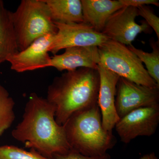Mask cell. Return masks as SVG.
Returning a JSON list of instances; mask_svg holds the SVG:
<instances>
[{
	"mask_svg": "<svg viewBox=\"0 0 159 159\" xmlns=\"http://www.w3.org/2000/svg\"><path fill=\"white\" fill-rule=\"evenodd\" d=\"M54 106L47 98L30 94L22 119L12 130L16 140L46 157L54 158L71 150L63 125L55 120Z\"/></svg>",
	"mask_w": 159,
	"mask_h": 159,
	"instance_id": "obj_1",
	"label": "cell"
},
{
	"mask_svg": "<svg viewBox=\"0 0 159 159\" xmlns=\"http://www.w3.org/2000/svg\"><path fill=\"white\" fill-rule=\"evenodd\" d=\"M99 76L97 69L80 68L55 77L47 99L55 107V118L63 125L78 111L98 104Z\"/></svg>",
	"mask_w": 159,
	"mask_h": 159,
	"instance_id": "obj_2",
	"label": "cell"
},
{
	"mask_svg": "<svg viewBox=\"0 0 159 159\" xmlns=\"http://www.w3.org/2000/svg\"><path fill=\"white\" fill-rule=\"evenodd\" d=\"M63 125L71 150L86 156L103 155L116 145L112 132L102 126L98 104L76 112Z\"/></svg>",
	"mask_w": 159,
	"mask_h": 159,
	"instance_id": "obj_3",
	"label": "cell"
},
{
	"mask_svg": "<svg viewBox=\"0 0 159 159\" xmlns=\"http://www.w3.org/2000/svg\"><path fill=\"white\" fill-rule=\"evenodd\" d=\"M11 16L19 51L39 38L57 33L44 0H22Z\"/></svg>",
	"mask_w": 159,
	"mask_h": 159,
	"instance_id": "obj_4",
	"label": "cell"
},
{
	"mask_svg": "<svg viewBox=\"0 0 159 159\" xmlns=\"http://www.w3.org/2000/svg\"><path fill=\"white\" fill-rule=\"evenodd\" d=\"M98 49L99 64L105 68L137 84L159 87L140 59L127 46L109 39Z\"/></svg>",
	"mask_w": 159,
	"mask_h": 159,
	"instance_id": "obj_5",
	"label": "cell"
},
{
	"mask_svg": "<svg viewBox=\"0 0 159 159\" xmlns=\"http://www.w3.org/2000/svg\"><path fill=\"white\" fill-rule=\"evenodd\" d=\"M115 106L120 119L137 109L159 107V87L140 85L120 77Z\"/></svg>",
	"mask_w": 159,
	"mask_h": 159,
	"instance_id": "obj_6",
	"label": "cell"
},
{
	"mask_svg": "<svg viewBox=\"0 0 159 159\" xmlns=\"http://www.w3.org/2000/svg\"><path fill=\"white\" fill-rule=\"evenodd\" d=\"M57 29L50 52L54 55L61 50L74 47H99L109 39L84 22H54Z\"/></svg>",
	"mask_w": 159,
	"mask_h": 159,
	"instance_id": "obj_7",
	"label": "cell"
},
{
	"mask_svg": "<svg viewBox=\"0 0 159 159\" xmlns=\"http://www.w3.org/2000/svg\"><path fill=\"white\" fill-rule=\"evenodd\" d=\"M139 16L138 8L124 6L109 18L102 33L109 39L127 46L132 43L139 34L148 33L151 28L145 20L139 25L135 19Z\"/></svg>",
	"mask_w": 159,
	"mask_h": 159,
	"instance_id": "obj_8",
	"label": "cell"
},
{
	"mask_svg": "<svg viewBox=\"0 0 159 159\" xmlns=\"http://www.w3.org/2000/svg\"><path fill=\"white\" fill-rule=\"evenodd\" d=\"M159 123V107L137 109L119 119L115 128L121 142L128 144L139 136L155 133Z\"/></svg>",
	"mask_w": 159,
	"mask_h": 159,
	"instance_id": "obj_9",
	"label": "cell"
},
{
	"mask_svg": "<svg viewBox=\"0 0 159 159\" xmlns=\"http://www.w3.org/2000/svg\"><path fill=\"white\" fill-rule=\"evenodd\" d=\"M54 36L49 34L39 38L25 50L9 56L6 61L10 64L11 70L24 73L50 67L51 57L48 53Z\"/></svg>",
	"mask_w": 159,
	"mask_h": 159,
	"instance_id": "obj_10",
	"label": "cell"
},
{
	"mask_svg": "<svg viewBox=\"0 0 159 159\" xmlns=\"http://www.w3.org/2000/svg\"><path fill=\"white\" fill-rule=\"evenodd\" d=\"M97 70L99 76L98 105L101 112L102 125L106 130L112 132L120 119L115 106L117 84L120 77L99 64Z\"/></svg>",
	"mask_w": 159,
	"mask_h": 159,
	"instance_id": "obj_11",
	"label": "cell"
},
{
	"mask_svg": "<svg viewBox=\"0 0 159 159\" xmlns=\"http://www.w3.org/2000/svg\"><path fill=\"white\" fill-rule=\"evenodd\" d=\"M99 63L98 47H74L66 49L62 54L51 57L50 67L59 71H70L80 68L97 69Z\"/></svg>",
	"mask_w": 159,
	"mask_h": 159,
	"instance_id": "obj_12",
	"label": "cell"
},
{
	"mask_svg": "<svg viewBox=\"0 0 159 159\" xmlns=\"http://www.w3.org/2000/svg\"><path fill=\"white\" fill-rule=\"evenodd\" d=\"M81 2L83 22L100 33L109 18L124 6L120 0H81Z\"/></svg>",
	"mask_w": 159,
	"mask_h": 159,
	"instance_id": "obj_13",
	"label": "cell"
},
{
	"mask_svg": "<svg viewBox=\"0 0 159 159\" xmlns=\"http://www.w3.org/2000/svg\"><path fill=\"white\" fill-rule=\"evenodd\" d=\"M18 52L11 11L6 9L3 1L0 0V66L9 56Z\"/></svg>",
	"mask_w": 159,
	"mask_h": 159,
	"instance_id": "obj_14",
	"label": "cell"
},
{
	"mask_svg": "<svg viewBox=\"0 0 159 159\" xmlns=\"http://www.w3.org/2000/svg\"><path fill=\"white\" fill-rule=\"evenodd\" d=\"M54 22H83L80 0H44Z\"/></svg>",
	"mask_w": 159,
	"mask_h": 159,
	"instance_id": "obj_15",
	"label": "cell"
},
{
	"mask_svg": "<svg viewBox=\"0 0 159 159\" xmlns=\"http://www.w3.org/2000/svg\"><path fill=\"white\" fill-rule=\"evenodd\" d=\"M149 42L152 49L151 53L137 48L133 45L127 47L138 56L142 63L145 64L148 74L159 85V41L156 42L154 39H152Z\"/></svg>",
	"mask_w": 159,
	"mask_h": 159,
	"instance_id": "obj_16",
	"label": "cell"
},
{
	"mask_svg": "<svg viewBox=\"0 0 159 159\" xmlns=\"http://www.w3.org/2000/svg\"><path fill=\"white\" fill-rule=\"evenodd\" d=\"M15 102L9 92L0 84V136L11 126L15 119Z\"/></svg>",
	"mask_w": 159,
	"mask_h": 159,
	"instance_id": "obj_17",
	"label": "cell"
},
{
	"mask_svg": "<svg viewBox=\"0 0 159 159\" xmlns=\"http://www.w3.org/2000/svg\"><path fill=\"white\" fill-rule=\"evenodd\" d=\"M0 159H55L46 157L36 150L28 151L13 145L0 146Z\"/></svg>",
	"mask_w": 159,
	"mask_h": 159,
	"instance_id": "obj_18",
	"label": "cell"
},
{
	"mask_svg": "<svg viewBox=\"0 0 159 159\" xmlns=\"http://www.w3.org/2000/svg\"><path fill=\"white\" fill-rule=\"evenodd\" d=\"M139 16H142L145 20V21L154 30L159 40V18L154 13L151 8L147 6H141L138 8Z\"/></svg>",
	"mask_w": 159,
	"mask_h": 159,
	"instance_id": "obj_19",
	"label": "cell"
},
{
	"mask_svg": "<svg viewBox=\"0 0 159 159\" xmlns=\"http://www.w3.org/2000/svg\"><path fill=\"white\" fill-rule=\"evenodd\" d=\"M55 159H111L108 153L100 156L89 157L71 150L68 153L62 155H57L54 157Z\"/></svg>",
	"mask_w": 159,
	"mask_h": 159,
	"instance_id": "obj_20",
	"label": "cell"
},
{
	"mask_svg": "<svg viewBox=\"0 0 159 159\" xmlns=\"http://www.w3.org/2000/svg\"><path fill=\"white\" fill-rule=\"evenodd\" d=\"M124 6L139 8V7L147 5H153L156 6H159V1L157 0H120Z\"/></svg>",
	"mask_w": 159,
	"mask_h": 159,
	"instance_id": "obj_21",
	"label": "cell"
},
{
	"mask_svg": "<svg viewBox=\"0 0 159 159\" xmlns=\"http://www.w3.org/2000/svg\"><path fill=\"white\" fill-rule=\"evenodd\" d=\"M139 159H158L154 152H151L142 156Z\"/></svg>",
	"mask_w": 159,
	"mask_h": 159,
	"instance_id": "obj_22",
	"label": "cell"
}]
</instances>
